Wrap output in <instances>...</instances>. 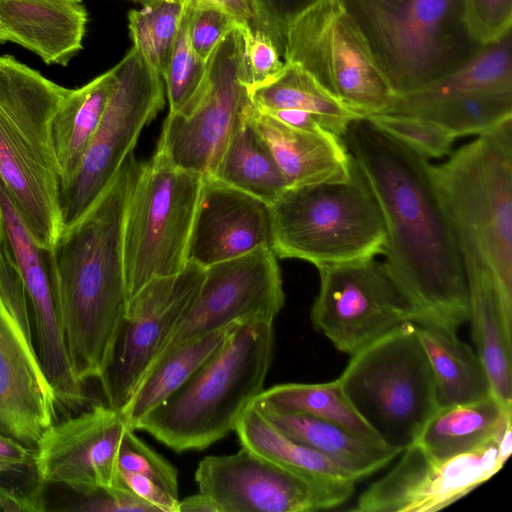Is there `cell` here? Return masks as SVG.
<instances>
[{"label":"cell","instance_id":"obj_1","mask_svg":"<svg viewBox=\"0 0 512 512\" xmlns=\"http://www.w3.org/2000/svg\"><path fill=\"white\" fill-rule=\"evenodd\" d=\"M342 139L379 202L387 229L383 264L414 323L456 332L469 318L467 280L432 164L366 117Z\"/></svg>","mask_w":512,"mask_h":512},{"label":"cell","instance_id":"obj_2","mask_svg":"<svg viewBox=\"0 0 512 512\" xmlns=\"http://www.w3.org/2000/svg\"><path fill=\"white\" fill-rule=\"evenodd\" d=\"M142 164L130 153L86 212L62 227L49 250L65 342L82 383L103 377L125 317L123 225Z\"/></svg>","mask_w":512,"mask_h":512},{"label":"cell","instance_id":"obj_3","mask_svg":"<svg viewBox=\"0 0 512 512\" xmlns=\"http://www.w3.org/2000/svg\"><path fill=\"white\" fill-rule=\"evenodd\" d=\"M68 88L0 56V183L39 247L60 231V175L52 122Z\"/></svg>","mask_w":512,"mask_h":512},{"label":"cell","instance_id":"obj_4","mask_svg":"<svg viewBox=\"0 0 512 512\" xmlns=\"http://www.w3.org/2000/svg\"><path fill=\"white\" fill-rule=\"evenodd\" d=\"M465 275L481 272L512 306V118L432 165Z\"/></svg>","mask_w":512,"mask_h":512},{"label":"cell","instance_id":"obj_5","mask_svg":"<svg viewBox=\"0 0 512 512\" xmlns=\"http://www.w3.org/2000/svg\"><path fill=\"white\" fill-rule=\"evenodd\" d=\"M273 324H234L218 351L135 430L178 453L204 450L233 432L264 390L274 355Z\"/></svg>","mask_w":512,"mask_h":512},{"label":"cell","instance_id":"obj_6","mask_svg":"<svg viewBox=\"0 0 512 512\" xmlns=\"http://www.w3.org/2000/svg\"><path fill=\"white\" fill-rule=\"evenodd\" d=\"M340 1L395 96L451 74L482 46L462 0Z\"/></svg>","mask_w":512,"mask_h":512},{"label":"cell","instance_id":"obj_7","mask_svg":"<svg viewBox=\"0 0 512 512\" xmlns=\"http://www.w3.org/2000/svg\"><path fill=\"white\" fill-rule=\"evenodd\" d=\"M272 249L318 268L375 258L387 229L379 202L351 156L343 181L288 187L270 205Z\"/></svg>","mask_w":512,"mask_h":512},{"label":"cell","instance_id":"obj_8","mask_svg":"<svg viewBox=\"0 0 512 512\" xmlns=\"http://www.w3.org/2000/svg\"><path fill=\"white\" fill-rule=\"evenodd\" d=\"M338 380L379 439L401 452L438 408L432 369L414 322L351 355Z\"/></svg>","mask_w":512,"mask_h":512},{"label":"cell","instance_id":"obj_9","mask_svg":"<svg viewBox=\"0 0 512 512\" xmlns=\"http://www.w3.org/2000/svg\"><path fill=\"white\" fill-rule=\"evenodd\" d=\"M204 175L174 165L162 152L142 164L123 225L128 300L154 278L182 271Z\"/></svg>","mask_w":512,"mask_h":512},{"label":"cell","instance_id":"obj_10","mask_svg":"<svg viewBox=\"0 0 512 512\" xmlns=\"http://www.w3.org/2000/svg\"><path fill=\"white\" fill-rule=\"evenodd\" d=\"M283 58L363 117L386 112L395 97L340 0H318L287 24Z\"/></svg>","mask_w":512,"mask_h":512},{"label":"cell","instance_id":"obj_11","mask_svg":"<svg viewBox=\"0 0 512 512\" xmlns=\"http://www.w3.org/2000/svg\"><path fill=\"white\" fill-rule=\"evenodd\" d=\"M116 82L82 162L60 189L62 226L76 221L112 181L138 137L162 110V77L132 47L114 67Z\"/></svg>","mask_w":512,"mask_h":512},{"label":"cell","instance_id":"obj_12","mask_svg":"<svg viewBox=\"0 0 512 512\" xmlns=\"http://www.w3.org/2000/svg\"><path fill=\"white\" fill-rule=\"evenodd\" d=\"M251 105L242 38L236 27L208 58L198 93L181 110L168 113L157 151L180 168L213 175Z\"/></svg>","mask_w":512,"mask_h":512},{"label":"cell","instance_id":"obj_13","mask_svg":"<svg viewBox=\"0 0 512 512\" xmlns=\"http://www.w3.org/2000/svg\"><path fill=\"white\" fill-rule=\"evenodd\" d=\"M59 409L37 352L22 279L0 242V433L35 449Z\"/></svg>","mask_w":512,"mask_h":512},{"label":"cell","instance_id":"obj_14","mask_svg":"<svg viewBox=\"0 0 512 512\" xmlns=\"http://www.w3.org/2000/svg\"><path fill=\"white\" fill-rule=\"evenodd\" d=\"M320 286L311 308L315 330L340 352L354 355L414 322L413 311L375 258L318 268Z\"/></svg>","mask_w":512,"mask_h":512},{"label":"cell","instance_id":"obj_15","mask_svg":"<svg viewBox=\"0 0 512 512\" xmlns=\"http://www.w3.org/2000/svg\"><path fill=\"white\" fill-rule=\"evenodd\" d=\"M199 492L220 512H312L337 507L356 482L302 475L242 447L230 455L207 456L195 471Z\"/></svg>","mask_w":512,"mask_h":512},{"label":"cell","instance_id":"obj_16","mask_svg":"<svg viewBox=\"0 0 512 512\" xmlns=\"http://www.w3.org/2000/svg\"><path fill=\"white\" fill-rule=\"evenodd\" d=\"M284 304L281 271L272 248L259 247L210 265L205 268L193 304L164 342L149 369L179 346L215 330L234 323L274 322Z\"/></svg>","mask_w":512,"mask_h":512},{"label":"cell","instance_id":"obj_17","mask_svg":"<svg viewBox=\"0 0 512 512\" xmlns=\"http://www.w3.org/2000/svg\"><path fill=\"white\" fill-rule=\"evenodd\" d=\"M205 268L188 261L173 275L154 278L127 303L112 360L101 378L106 404L121 410L160 348L193 304Z\"/></svg>","mask_w":512,"mask_h":512},{"label":"cell","instance_id":"obj_18","mask_svg":"<svg viewBox=\"0 0 512 512\" xmlns=\"http://www.w3.org/2000/svg\"><path fill=\"white\" fill-rule=\"evenodd\" d=\"M0 242L22 279L42 366L61 409L77 411L88 402L84 383L69 357L51 273L49 250L37 245L0 183Z\"/></svg>","mask_w":512,"mask_h":512},{"label":"cell","instance_id":"obj_19","mask_svg":"<svg viewBox=\"0 0 512 512\" xmlns=\"http://www.w3.org/2000/svg\"><path fill=\"white\" fill-rule=\"evenodd\" d=\"M127 429L121 412L106 403L55 421L35 447L40 481L66 486L83 497L124 487L118 454Z\"/></svg>","mask_w":512,"mask_h":512},{"label":"cell","instance_id":"obj_20","mask_svg":"<svg viewBox=\"0 0 512 512\" xmlns=\"http://www.w3.org/2000/svg\"><path fill=\"white\" fill-rule=\"evenodd\" d=\"M500 437V436H499ZM498 440L473 452L435 461L411 444L399 462L358 498L355 512H434L467 495L505 464Z\"/></svg>","mask_w":512,"mask_h":512},{"label":"cell","instance_id":"obj_21","mask_svg":"<svg viewBox=\"0 0 512 512\" xmlns=\"http://www.w3.org/2000/svg\"><path fill=\"white\" fill-rule=\"evenodd\" d=\"M272 245L271 206L212 175L204 176L188 261L206 268Z\"/></svg>","mask_w":512,"mask_h":512},{"label":"cell","instance_id":"obj_22","mask_svg":"<svg viewBox=\"0 0 512 512\" xmlns=\"http://www.w3.org/2000/svg\"><path fill=\"white\" fill-rule=\"evenodd\" d=\"M87 16L81 0H0V43L19 44L46 64L67 65L82 48Z\"/></svg>","mask_w":512,"mask_h":512},{"label":"cell","instance_id":"obj_23","mask_svg":"<svg viewBox=\"0 0 512 512\" xmlns=\"http://www.w3.org/2000/svg\"><path fill=\"white\" fill-rule=\"evenodd\" d=\"M266 141L288 187L343 181L349 177L351 155L343 139L329 131L292 128L259 111H247Z\"/></svg>","mask_w":512,"mask_h":512},{"label":"cell","instance_id":"obj_24","mask_svg":"<svg viewBox=\"0 0 512 512\" xmlns=\"http://www.w3.org/2000/svg\"><path fill=\"white\" fill-rule=\"evenodd\" d=\"M511 421L512 411L491 394L472 402L438 407L413 444L429 458L444 461L487 446Z\"/></svg>","mask_w":512,"mask_h":512},{"label":"cell","instance_id":"obj_25","mask_svg":"<svg viewBox=\"0 0 512 512\" xmlns=\"http://www.w3.org/2000/svg\"><path fill=\"white\" fill-rule=\"evenodd\" d=\"M254 405L284 434L332 460L357 480L385 467L401 454L398 449L369 441L335 423Z\"/></svg>","mask_w":512,"mask_h":512},{"label":"cell","instance_id":"obj_26","mask_svg":"<svg viewBox=\"0 0 512 512\" xmlns=\"http://www.w3.org/2000/svg\"><path fill=\"white\" fill-rule=\"evenodd\" d=\"M512 91L511 32L484 44L462 67L416 91L395 96L384 113L412 115L432 104L467 94Z\"/></svg>","mask_w":512,"mask_h":512},{"label":"cell","instance_id":"obj_27","mask_svg":"<svg viewBox=\"0 0 512 512\" xmlns=\"http://www.w3.org/2000/svg\"><path fill=\"white\" fill-rule=\"evenodd\" d=\"M116 82L114 69L84 86L68 89L52 122V143L61 186L77 172L102 119Z\"/></svg>","mask_w":512,"mask_h":512},{"label":"cell","instance_id":"obj_28","mask_svg":"<svg viewBox=\"0 0 512 512\" xmlns=\"http://www.w3.org/2000/svg\"><path fill=\"white\" fill-rule=\"evenodd\" d=\"M415 326L432 369L438 407L472 402L493 394L480 357L456 332L432 325Z\"/></svg>","mask_w":512,"mask_h":512},{"label":"cell","instance_id":"obj_29","mask_svg":"<svg viewBox=\"0 0 512 512\" xmlns=\"http://www.w3.org/2000/svg\"><path fill=\"white\" fill-rule=\"evenodd\" d=\"M234 324L179 346L153 365L120 410L127 427L135 431L146 415L175 393L218 351Z\"/></svg>","mask_w":512,"mask_h":512},{"label":"cell","instance_id":"obj_30","mask_svg":"<svg viewBox=\"0 0 512 512\" xmlns=\"http://www.w3.org/2000/svg\"><path fill=\"white\" fill-rule=\"evenodd\" d=\"M250 97L262 112L293 109L316 115L328 131L341 138L355 119L363 117L295 63L285 62L274 78L250 90Z\"/></svg>","mask_w":512,"mask_h":512},{"label":"cell","instance_id":"obj_31","mask_svg":"<svg viewBox=\"0 0 512 512\" xmlns=\"http://www.w3.org/2000/svg\"><path fill=\"white\" fill-rule=\"evenodd\" d=\"M212 176L269 205L288 188L270 148L247 113Z\"/></svg>","mask_w":512,"mask_h":512},{"label":"cell","instance_id":"obj_32","mask_svg":"<svg viewBox=\"0 0 512 512\" xmlns=\"http://www.w3.org/2000/svg\"><path fill=\"white\" fill-rule=\"evenodd\" d=\"M242 447L296 473L338 481L358 480L347 470L276 428L251 403L236 423Z\"/></svg>","mask_w":512,"mask_h":512},{"label":"cell","instance_id":"obj_33","mask_svg":"<svg viewBox=\"0 0 512 512\" xmlns=\"http://www.w3.org/2000/svg\"><path fill=\"white\" fill-rule=\"evenodd\" d=\"M253 403L280 412L320 418L384 444L346 397L338 379L325 383H286L264 389Z\"/></svg>","mask_w":512,"mask_h":512},{"label":"cell","instance_id":"obj_34","mask_svg":"<svg viewBox=\"0 0 512 512\" xmlns=\"http://www.w3.org/2000/svg\"><path fill=\"white\" fill-rule=\"evenodd\" d=\"M412 115L441 124L457 138L479 136L512 118V91L457 96L424 107Z\"/></svg>","mask_w":512,"mask_h":512},{"label":"cell","instance_id":"obj_35","mask_svg":"<svg viewBox=\"0 0 512 512\" xmlns=\"http://www.w3.org/2000/svg\"><path fill=\"white\" fill-rule=\"evenodd\" d=\"M128 14L129 31L147 64L162 77L188 0H150Z\"/></svg>","mask_w":512,"mask_h":512},{"label":"cell","instance_id":"obj_36","mask_svg":"<svg viewBox=\"0 0 512 512\" xmlns=\"http://www.w3.org/2000/svg\"><path fill=\"white\" fill-rule=\"evenodd\" d=\"M189 1V0H188ZM207 61L193 49L188 28V4L162 73L169 113L181 110L198 93L206 76Z\"/></svg>","mask_w":512,"mask_h":512},{"label":"cell","instance_id":"obj_37","mask_svg":"<svg viewBox=\"0 0 512 512\" xmlns=\"http://www.w3.org/2000/svg\"><path fill=\"white\" fill-rule=\"evenodd\" d=\"M366 118L386 134L428 160L449 155L457 138L441 124L421 116L379 113Z\"/></svg>","mask_w":512,"mask_h":512},{"label":"cell","instance_id":"obj_38","mask_svg":"<svg viewBox=\"0 0 512 512\" xmlns=\"http://www.w3.org/2000/svg\"><path fill=\"white\" fill-rule=\"evenodd\" d=\"M118 471L144 475L158 483L172 496L179 498L178 470L129 428L121 441Z\"/></svg>","mask_w":512,"mask_h":512},{"label":"cell","instance_id":"obj_39","mask_svg":"<svg viewBox=\"0 0 512 512\" xmlns=\"http://www.w3.org/2000/svg\"><path fill=\"white\" fill-rule=\"evenodd\" d=\"M238 26L223 9L200 0L188 1L190 42L200 58L207 61L216 46Z\"/></svg>","mask_w":512,"mask_h":512},{"label":"cell","instance_id":"obj_40","mask_svg":"<svg viewBox=\"0 0 512 512\" xmlns=\"http://www.w3.org/2000/svg\"><path fill=\"white\" fill-rule=\"evenodd\" d=\"M237 27L242 38L245 83L250 91L274 78L285 62L268 34L250 25Z\"/></svg>","mask_w":512,"mask_h":512},{"label":"cell","instance_id":"obj_41","mask_svg":"<svg viewBox=\"0 0 512 512\" xmlns=\"http://www.w3.org/2000/svg\"><path fill=\"white\" fill-rule=\"evenodd\" d=\"M43 485L35 467L0 462V511H44Z\"/></svg>","mask_w":512,"mask_h":512},{"label":"cell","instance_id":"obj_42","mask_svg":"<svg viewBox=\"0 0 512 512\" xmlns=\"http://www.w3.org/2000/svg\"><path fill=\"white\" fill-rule=\"evenodd\" d=\"M467 27L476 41L488 44L511 32L512 0H462Z\"/></svg>","mask_w":512,"mask_h":512},{"label":"cell","instance_id":"obj_43","mask_svg":"<svg viewBox=\"0 0 512 512\" xmlns=\"http://www.w3.org/2000/svg\"><path fill=\"white\" fill-rule=\"evenodd\" d=\"M318 0H251L255 13L253 28L268 34L283 57L284 31L287 24Z\"/></svg>","mask_w":512,"mask_h":512},{"label":"cell","instance_id":"obj_44","mask_svg":"<svg viewBox=\"0 0 512 512\" xmlns=\"http://www.w3.org/2000/svg\"><path fill=\"white\" fill-rule=\"evenodd\" d=\"M119 478L130 492L151 505L156 512H177L179 498L172 496L150 478L124 471H119Z\"/></svg>","mask_w":512,"mask_h":512},{"label":"cell","instance_id":"obj_45","mask_svg":"<svg viewBox=\"0 0 512 512\" xmlns=\"http://www.w3.org/2000/svg\"><path fill=\"white\" fill-rule=\"evenodd\" d=\"M0 462L13 466L35 467V449L0 433Z\"/></svg>","mask_w":512,"mask_h":512},{"label":"cell","instance_id":"obj_46","mask_svg":"<svg viewBox=\"0 0 512 512\" xmlns=\"http://www.w3.org/2000/svg\"><path fill=\"white\" fill-rule=\"evenodd\" d=\"M264 113L269 114L270 116L276 118L280 122L295 129L308 132L328 131L320 118H318L316 115H313L305 111L283 109L268 111Z\"/></svg>","mask_w":512,"mask_h":512},{"label":"cell","instance_id":"obj_47","mask_svg":"<svg viewBox=\"0 0 512 512\" xmlns=\"http://www.w3.org/2000/svg\"><path fill=\"white\" fill-rule=\"evenodd\" d=\"M135 2H147L150 0H132ZM213 4L227 13H229L238 23V25H250L254 27L255 13L251 0H200Z\"/></svg>","mask_w":512,"mask_h":512},{"label":"cell","instance_id":"obj_48","mask_svg":"<svg viewBox=\"0 0 512 512\" xmlns=\"http://www.w3.org/2000/svg\"><path fill=\"white\" fill-rule=\"evenodd\" d=\"M177 512H220L215 502L207 495L197 494L179 499Z\"/></svg>","mask_w":512,"mask_h":512}]
</instances>
